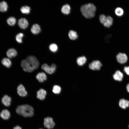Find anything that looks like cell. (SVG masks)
I'll return each mask as SVG.
<instances>
[{"mask_svg": "<svg viewBox=\"0 0 129 129\" xmlns=\"http://www.w3.org/2000/svg\"><path fill=\"white\" fill-rule=\"evenodd\" d=\"M128 128L129 129V124L128 125Z\"/></svg>", "mask_w": 129, "mask_h": 129, "instance_id": "836d02e7", "label": "cell"}, {"mask_svg": "<svg viewBox=\"0 0 129 129\" xmlns=\"http://www.w3.org/2000/svg\"><path fill=\"white\" fill-rule=\"evenodd\" d=\"M20 10L22 13L28 14L30 13V8L29 6L25 5L22 6Z\"/></svg>", "mask_w": 129, "mask_h": 129, "instance_id": "484cf974", "label": "cell"}, {"mask_svg": "<svg viewBox=\"0 0 129 129\" xmlns=\"http://www.w3.org/2000/svg\"><path fill=\"white\" fill-rule=\"evenodd\" d=\"M106 17L104 14H101L100 15L99 20L101 23L103 24L105 22L106 20Z\"/></svg>", "mask_w": 129, "mask_h": 129, "instance_id": "f546056e", "label": "cell"}, {"mask_svg": "<svg viewBox=\"0 0 129 129\" xmlns=\"http://www.w3.org/2000/svg\"><path fill=\"white\" fill-rule=\"evenodd\" d=\"M24 35L23 33H20L17 34L16 37V41L19 43H21L22 42V38Z\"/></svg>", "mask_w": 129, "mask_h": 129, "instance_id": "83f0119b", "label": "cell"}, {"mask_svg": "<svg viewBox=\"0 0 129 129\" xmlns=\"http://www.w3.org/2000/svg\"><path fill=\"white\" fill-rule=\"evenodd\" d=\"M55 125V123L51 118L47 117L44 118V125L45 127L50 129L53 128Z\"/></svg>", "mask_w": 129, "mask_h": 129, "instance_id": "5b68a950", "label": "cell"}, {"mask_svg": "<svg viewBox=\"0 0 129 129\" xmlns=\"http://www.w3.org/2000/svg\"><path fill=\"white\" fill-rule=\"evenodd\" d=\"M1 63L4 66L8 68L10 67L11 64V60L7 58L3 59L1 61Z\"/></svg>", "mask_w": 129, "mask_h": 129, "instance_id": "44dd1931", "label": "cell"}, {"mask_svg": "<svg viewBox=\"0 0 129 129\" xmlns=\"http://www.w3.org/2000/svg\"><path fill=\"white\" fill-rule=\"evenodd\" d=\"M13 129H22L20 126H17L14 127Z\"/></svg>", "mask_w": 129, "mask_h": 129, "instance_id": "1f68e13d", "label": "cell"}, {"mask_svg": "<svg viewBox=\"0 0 129 129\" xmlns=\"http://www.w3.org/2000/svg\"><path fill=\"white\" fill-rule=\"evenodd\" d=\"M8 5L7 3L5 1L0 2V11L2 12L6 11L8 9Z\"/></svg>", "mask_w": 129, "mask_h": 129, "instance_id": "ffe728a7", "label": "cell"}, {"mask_svg": "<svg viewBox=\"0 0 129 129\" xmlns=\"http://www.w3.org/2000/svg\"><path fill=\"white\" fill-rule=\"evenodd\" d=\"M115 13L117 16H121L124 14V11L122 8L119 7H117L115 10Z\"/></svg>", "mask_w": 129, "mask_h": 129, "instance_id": "cb8c5ba5", "label": "cell"}, {"mask_svg": "<svg viewBox=\"0 0 129 129\" xmlns=\"http://www.w3.org/2000/svg\"><path fill=\"white\" fill-rule=\"evenodd\" d=\"M17 92L20 96L24 97L27 95V92L22 85L21 84L19 85L17 87Z\"/></svg>", "mask_w": 129, "mask_h": 129, "instance_id": "30bf717a", "label": "cell"}, {"mask_svg": "<svg viewBox=\"0 0 129 129\" xmlns=\"http://www.w3.org/2000/svg\"><path fill=\"white\" fill-rule=\"evenodd\" d=\"M17 114L25 117H31L34 115V110L31 106L27 104L20 105L16 109Z\"/></svg>", "mask_w": 129, "mask_h": 129, "instance_id": "3957f363", "label": "cell"}, {"mask_svg": "<svg viewBox=\"0 0 129 129\" xmlns=\"http://www.w3.org/2000/svg\"><path fill=\"white\" fill-rule=\"evenodd\" d=\"M86 61V57L83 56L78 58L77 59V63L78 65L79 66H82L84 64Z\"/></svg>", "mask_w": 129, "mask_h": 129, "instance_id": "7402d4cb", "label": "cell"}, {"mask_svg": "<svg viewBox=\"0 0 129 129\" xmlns=\"http://www.w3.org/2000/svg\"><path fill=\"white\" fill-rule=\"evenodd\" d=\"M41 68L46 73L49 74H51L54 72L56 66L54 64H53L51 66H49L46 64H44L42 65Z\"/></svg>", "mask_w": 129, "mask_h": 129, "instance_id": "277c9868", "label": "cell"}, {"mask_svg": "<svg viewBox=\"0 0 129 129\" xmlns=\"http://www.w3.org/2000/svg\"><path fill=\"white\" fill-rule=\"evenodd\" d=\"M49 48L50 50L53 52H56L58 49L57 46L54 43L51 44L49 46Z\"/></svg>", "mask_w": 129, "mask_h": 129, "instance_id": "f1b7e54d", "label": "cell"}, {"mask_svg": "<svg viewBox=\"0 0 129 129\" xmlns=\"http://www.w3.org/2000/svg\"><path fill=\"white\" fill-rule=\"evenodd\" d=\"M11 99L10 97L7 95L4 96L2 99L1 102L2 104L6 107L10 106L11 104Z\"/></svg>", "mask_w": 129, "mask_h": 129, "instance_id": "8fae6325", "label": "cell"}, {"mask_svg": "<svg viewBox=\"0 0 129 129\" xmlns=\"http://www.w3.org/2000/svg\"><path fill=\"white\" fill-rule=\"evenodd\" d=\"M124 71L126 74L129 75V66H125L124 69Z\"/></svg>", "mask_w": 129, "mask_h": 129, "instance_id": "4dcf8cb0", "label": "cell"}, {"mask_svg": "<svg viewBox=\"0 0 129 129\" xmlns=\"http://www.w3.org/2000/svg\"><path fill=\"white\" fill-rule=\"evenodd\" d=\"M126 88L128 91L129 92V83L127 85Z\"/></svg>", "mask_w": 129, "mask_h": 129, "instance_id": "d6a6232c", "label": "cell"}, {"mask_svg": "<svg viewBox=\"0 0 129 129\" xmlns=\"http://www.w3.org/2000/svg\"><path fill=\"white\" fill-rule=\"evenodd\" d=\"M123 77V74L119 70L116 71L115 73L113 75L114 79L115 80L121 81L122 80Z\"/></svg>", "mask_w": 129, "mask_h": 129, "instance_id": "ac0fdd59", "label": "cell"}, {"mask_svg": "<svg viewBox=\"0 0 129 129\" xmlns=\"http://www.w3.org/2000/svg\"><path fill=\"white\" fill-rule=\"evenodd\" d=\"M119 107L123 109H125L129 107V101L124 98L120 99L118 102Z\"/></svg>", "mask_w": 129, "mask_h": 129, "instance_id": "52a82bcc", "label": "cell"}, {"mask_svg": "<svg viewBox=\"0 0 129 129\" xmlns=\"http://www.w3.org/2000/svg\"></svg>", "mask_w": 129, "mask_h": 129, "instance_id": "e575fe53", "label": "cell"}, {"mask_svg": "<svg viewBox=\"0 0 129 129\" xmlns=\"http://www.w3.org/2000/svg\"><path fill=\"white\" fill-rule=\"evenodd\" d=\"M102 66V64L101 62L99 60H96L93 61L89 64V68L93 70H99Z\"/></svg>", "mask_w": 129, "mask_h": 129, "instance_id": "8992f818", "label": "cell"}, {"mask_svg": "<svg viewBox=\"0 0 129 129\" xmlns=\"http://www.w3.org/2000/svg\"><path fill=\"white\" fill-rule=\"evenodd\" d=\"M17 54V52L13 48L9 49L6 53L7 56L10 58H11L12 57H16Z\"/></svg>", "mask_w": 129, "mask_h": 129, "instance_id": "2e32d148", "label": "cell"}, {"mask_svg": "<svg viewBox=\"0 0 129 129\" xmlns=\"http://www.w3.org/2000/svg\"><path fill=\"white\" fill-rule=\"evenodd\" d=\"M46 94L45 90L41 89L37 92V97L40 100H43L45 99Z\"/></svg>", "mask_w": 129, "mask_h": 129, "instance_id": "7c38bea8", "label": "cell"}, {"mask_svg": "<svg viewBox=\"0 0 129 129\" xmlns=\"http://www.w3.org/2000/svg\"><path fill=\"white\" fill-rule=\"evenodd\" d=\"M68 35L69 38L71 40H75L78 37L76 32L72 30L69 31Z\"/></svg>", "mask_w": 129, "mask_h": 129, "instance_id": "603a6c76", "label": "cell"}, {"mask_svg": "<svg viewBox=\"0 0 129 129\" xmlns=\"http://www.w3.org/2000/svg\"><path fill=\"white\" fill-rule=\"evenodd\" d=\"M18 24L21 29H25L28 27V23L26 19L24 18H21L18 20Z\"/></svg>", "mask_w": 129, "mask_h": 129, "instance_id": "9c48e42d", "label": "cell"}, {"mask_svg": "<svg viewBox=\"0 0 129 129\" xmlns=\"http://www.w3.org/2000/svg\"><path fill=\"white\" fill-rule=\"evenodd\" d=\"M16 19L14 17H11L8 18L7 20L8 24L10 26L14 25L16 23Z\"/></svg>", "mask_w": 129, "mask_h": 129, "instance_id": "d4e9b609", "label": "cell"}, {"mask_svg": "<svg viewBox=\"0 0 129 129\" xmlns=\"http://www.w3.org/2000/svg\"><path fill=\"white\" fill-rule=\"evenodd\" d=\"M36 78L39 82H43L47 79V76L46 74L43 72H40L36 75Z\"/></svg>", "mask_w": 129, "mask_h": 129, "instance_id": "5bb4252c", "label": "cell"}, {"mask_svg": "<svg viewBox=\"0 0 129 129\" xmlns=\"http://www.w3.org/2000/svg\"><path fill=\"white\" fill-rule=\"evenodd\" d=\"M41 29L40 26L37 24H33L31 29V31L33 34H37L41 31Z\"/></svg>", "mask_w": 129, "mask_h": 129, "instance_id": "e0dca14e", "label": "cell"}, {"mask_svg": "<svg viewBox=\"0 0 129 129\" xmlns=\"http://www.w3.org/2000/svg\"><path fill=\"white\" fill-rule=\"evenodd\" d=\"M113 19L110 16H107L106 20L103 24L105 27H109L113 24Z\"/></svg>", "mask_w": 129, "mask_h": 129, "instance_id": "9a60e30c", "label": "cell"}, {"mask_svg": "<svg viewBox=\"0 0 129 129\" xmlns=\"http://www.w3.org/2000/svg\"><path fill=\"white\" fill-rule=\"evenodd\" d=\"M21 65L24 71L31 72L38 68L39 63L36 57L29 56L22 61Z\"/></svg>", "mask_w": 129, "mask_h": 129, "instance_id": "6da1fadb", "label": "cell"}, {"mask_svg": "<svg viewBox=\"0 0 129 129\" xmlns=\"http://www.w3.org/2000/svg\"><path fill=\"white\" fill-rule=\"evenodd\" d=\"M116 57L118 61L121 64L125 63L127 60V56L125 53H119Z\"/></svg>", "mask_w": 129, "mask_h": 129, "instance_id": "ba28073f", "label": "cell"}, {"mask_svg": "<svg viewBox=\"0 0 129 129\" xmlns=\"http://www.w3.org/2000/svg\"><path fill=\"white\" fill-rule=\"evenodd\" d=\"M61 91V88L59 86L55 85L53 86L52 91L54 93L59 94L60 93Z\"/></svg>", "mask_w": 129, "mask_h": 129, "instance_id": "4316f807", "label": "cell"}, {"mask_svg": "<svg viewBox=\"0 0 129 129\" xmlns=\"http://www.w3.org/2000/svg\"><path fill=\"white\" fill-rule=\"evenodd\" d=\"M70 5L68 4H66L63 5L61 8V11L63 14H68L70 11Z\"/></svg>", "mask_w": 129, "mask_h": 129, "instance_id": "d6986e66", "label": "cell"}, {"mask_svg": "<svg viewBox=\"0 0 129 129\" xmlns=\"http://www.w3.org/2000/svg\"><path fill=\"white\" fill-rule=\"evenodd\" d=\"M0 117L4 120H7L9 119L10 117V114L9 111L8 110L5 109L3 110L0 114Z\"/></svg>", "mask_w": 129, "mask_h": 129, "instance_id": "4fadbf2b", "label": "cell"}, {"mask_svg": "<svg viewBox=\"0 0 129 129\" xmlns=\"http://www.w3.org/2000/svg\"><path fill=\"white\" fill-rule=\"evenodd\" d=\"M96 7L92 3L85 4L81 6V11L85 17L90 18L94 17L95 14Z\"/></svg>", "mask_w": 129, "mask_h": 129, "instance_id": "7a4b0ae2", "label": "cell"}]
</instances>
